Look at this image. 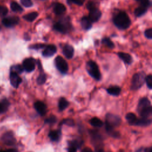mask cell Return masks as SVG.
<instances>
[{
    "mask_svg": "<svg viewBox=\"0 0 152 152\" xmlns=\"http://www.w3.org/2000/svg\"><path fill=\"white\" fill-rule=\"evenodd\" d=\"M137 111L141 118H149L152 113L151 102L147 97L141 99L137 106Z\"/></svg>",
    "mask_w": 152,
    "mask_h": 152,
    "instance_id": "obj_1",
    "label": "cell"
},
{
    "mask_svg": "<svg viewBox=\"0 0 152 152\" xmlns=\"http://www.w3.org/2000/svg\"><path fill=\"white\" fill-rule=\"evenodd\" d=\"M114 24L120 29L128 28L131 24L129 17L125 12H120L113 18Z\"/></svg>",
    "mask_w": 152,
    "mask_h": 152,
    "instance_id": "obj_2",
    "label": "cell"
},
{
    "mask_svg": "<svg viewBox=\"0 0 152 152\" xmlns=\"http://www.w3.org/2000/svg\"><path fill=\"white\" fill-rule=\"evenodd\" d=\"M121 123V119L118 115L107 113L105 118V128L106 132L111 129H114V128L118 126Z\"/></svg>",
    "mask_w": 152,
    "mask_h": 152,
    "instance_id": "obj_3",
    "label": "cell"
},
{
    "mask_svg": "<svg viewBox=\"0 0 152 152\" xmlns=\"http://www.w3.org/2000/svg\"><path fill=\"white\" fill-rule=\"evenodd\" d=\"M145 75L142 72H139L133 75L131 80V88L133 90L140 89L145 82Z\"/></svg>",
    "mask_w": 152,
    "mask_h": 152,
    "instance_id": "obj_4",
    "label": "cell"
},
{
    "mask_svg": "<svg viewBox=\"0 0 152 152\" xmlns=\"http://www.w3.org/2000/svg\"><path fill=\"white\" fill-rule=\"evenodd\" d=\"M86 69L88 74L97 81H99L101 79V74L99 69V66L97 64L93 61H89L86 64Z\"/></svg>",
    "mask_w": 152,
    "mask_h": 152,
    "instance_id": "obj_5",
    "label": "cell"
},
{
    "mask_svg": "<svg viewBox=\"0 0 152 152\" xmlns=\"http://www.w3.org/2000/svg\"><path fill=\"white\" fill-rule=\"evenodd\" d=\"M55 65L57 69L62 74L68 72V65L66 61L61 56H58L55 59Z\"/></svg>",
    "mask_w": 152,
    "mask_h": 152,
    "instance_id": "obj_6",
    "label": "cell"
},
{
    "mask_svg": "<svg viewBox=\"0 0 152 152\" xmlns=\"http://www.w3.org/2000/svg\"><path fill=\"white\" fill-rule=\"evenodd\" d=\"M140 2V6L137 7L134 11V14L137 17H140L144 14L151 5V2L149 0H142Z\"/></svg>",
    "mask_w": 152,
    "mask_h": 152,
    "instance_id": "obj_7",
    "label": "cell"
},
{
    "mask_svg": "<svg viewBox=\"0 0 152 152\" xmlns=\"http://www.w3.org/2000/svg\"><path fill=\"white\" fill-rule=\"evenodd\" d=\"M70 24L66 20H61L55 24L53 27L55 30L62 33H66L70 28Z\"/></svg>",
    "mask_w": 152,
    "mask_h": 152,
    "instance_id": "obj_8",
    "label": "cell"
},
{
    "mask_svg": "<svg viewBox=\"0 0 152 152\" xmlns=\"http://www.w3.org/2000/svg\"><path fill=\"white\" fill-rule=\"evenodd\" d=\"M36 63V62L34 59L32 58H26L23 62V67L26 71L30 72L34 70Z\"/></svg>",
    "mask_w": 152,
    "mask_h": 152,
    "instance_id": "obj_9",
    "label": "cell"
},
{
    "mask_svg": "<svg viewBox=\"0 0 152 152\" xmlns=\"http://www.w3.org/2000/svg\"><path fill=\"white\" fill-rule=\"evenodd\" d=\"M1 140L5 144L8 145H12L16 142L14 134L11 131L6 132L5 134H4L2 136Z\"/></svg>",
    "mask_w": 152,
    "mask_h": 152,
    "instance_id": "obj_10",
    "label": "cell"
},
{
    "mask_svg": "<svg viewBox=\"0 0 152 152\" xmlns=\"http://www.w3.org/2000/svg\"><path fill=\"white\" fill-rule=\"evenodd\" d=\"M90 135L94 145L96 147H100L102 142V138L99 132L97 130H91L90 131Z\"/></svg>",
    "mask_w": 152,
    "mask_h": 152,
    "instance_id": "obj_11",
    "label": "cell"
},
{
    "mask_svg": "<svg viewBox=\"0 0 152 152\" xmlns=\"http://www.w3.org/2000/svg\"><path fill=\"white\" fill-rule=\"evenodd\" d=\"M10 80L11 84L14 88H18V87L22 81V80L21 77L19 76V75L17 73L13 71H10Z\"/></svg>",
    "mask_w": 152,
    "mask_h": 152,
    "instance_id": "obj_12",
    "label": "cell"
},
{
    "mask_svg": "<svg viewBox=\"0 0 152 152\" xmlns=\"http://www.w3.org/2000/svg\"><path fill=\"white\" fill-rule=\"evenodd\" d=\"M20 19L18 17L13 16V17H9L5 18L2 20V24L7 27H11L18 23Z\"/></svg>",
    "mask_w": 152,
    "mask_h": 152,
    "instance_id": "obj_13",
    "label": "cell"
},
{
    "mask_svg": "<svg viewBox=\"0 0 152 152\" xmlns=\"http://www.w3.org/2000/svg\"><path fill=\"white\" fill-rule=\"evenodd\" d=\"M89 15L88 18L91 23L96 22L102 16V12L99 9L97 8V7L89 10Z\"/></svg>",
    "mask_w": 152,
    "mask_h": 152,
    "instance_id": "obj_14",
    "label": "cell"
},
{
    "mask_svg": "<svg viewBox=\"0 0 152 152\" xmlns=\"http://www.w3.org/2000/svg\"><path fill=\"white\" fill-rule=\"evenodd\" d=\"M34 107L40 116H44L47 112V106L42 101H37L34 104Z\"/></svg>",
    "mask_w": 152,
    "mask_h": 152,
    "instance_id": "obj_15",
    "label": "cell"
},
{
    "mask_svg": "<svg viewBox=\"0 0 152 152\" xmlns=\"http://www.w3.org/2000/svg\"><path fill=\"white\" fill-rule=\"evenodd\" d=\"M56 52V47L53 45H49L45 47L42 52V55L45 57H50Z\"/></svg>",
    "mask_w": 152,
    "mask_h": 152,
    "instance_id": "obj_16",
    "label": "cell"
},
{
    "mask_svg": "<svg viewBox=\"0 0 152 152\" xmlns=\"http://www.w3.org/2000/svg\"><path fill=\"white\" fill-rule=\"evenodd\" d=\"M62 52L64 55L67 59H71L72 58L74 53V50L73 47L69 45H65L63 48Z\"/></svg>",
    "mask_w": 152,
    "mask_h": 152,
    "instance_id": "obj_17",
    "label": "cell"
},
{
    "mask_svg": "<svg viewBox=\"0 0 152 152\" xmlns=\"http://www.w3.org/2000/svg\"><path fill=\"white\" fill-rule=\"evenodd\" d=\"M151 124V119L150 118H137L134 125L140 126H147Z\"/></svg>",
    "mask_w": 152,
    "mask_h": 152,
    "instance_id": "obj_18",
    "label": "cell"
},
{
    "mask_svg": "<svg viewBox=\"0 0 152 152\" xmlns=\"http://www.w3.org/2000/svg\"><path fill=\"white\" fill-rule=\"evenodd\" d=\"M53 11L56 15H61L66 11L65 6L61 3H55L53 5Z\"/></svg>",
    "mask_w": 152,
    "mask_h": 152,
    "instance_id": "obj_19",
    "label": "cell"
},
{
    "mask_svg": "<svg viewBox=\"0 0 152 152\" xmlns=\"http://www.w3.org/2000/svg\"><path fill=\"white\" fill-rule=\"evenodd\" d=\"M48 137L52 141H58L61 137V131L60 130H53L49 132Z\"/></svg>",
    "mask_w": 152,
    "mask_h": 152,
    "instance_id": "obj_20",
    "label": "cell"
},
{
    "mask_svg": "<svg viewBox=\"0 0 152 152\" xmlns=\"http://www.w3.org/2000/svg\"><path fill=\"white\" fill-rule=\"evenodd\" d=\"M108 94L112 95L117 96L120 94V93L121 91V88L120 87L118 86H112L108 87L106 90Z\"/></svg>",
    "mask_w": 152,
    "mask_h": 152,
    "instance_id": "obj_21",
    "label": "cell"
},
{
    "mask_svg": "<svg viewBox=\"0 0 152 152\" xmlns=\"http://www.w3.org/2000/svg\"><path fill=\"white\" fill-rule=\"evenodd\" d=\"M118 55L126 64H131L132 62V58L129 53L119 52L118 53Z\"/></svg>",
    "mask_w": 152,
    "mask_h": 152,
    "instance_id": "obj_22",
    "label": "cell"
},
{
    "mask_svg": "<svg viewBox=\"0 0 152 152\" xmlns=\"http://www.w3.org/2000/svg\"><path fill=\"white\" fill-rule=\"evenodd\" d=\"M92 23L89 20L88 17H83L81 20V25L84 30H89L91 28Z\"/></svg>",
    "mask_w": 152,
    "mask_h": 152,
    "instance_id": "obj_23",
    "label": "cell"
},
{
    "mask_svg": "<svg viewBox=\"0 0 152 152\" xmlns=\"http://www.w3.org/2000/svg\"><path fill=\"white\" fill-rule=\"evenodd\" d=\"M69 105V102L64 97H61L58 103V108L60 111L65 110Z\"/></svg>",
    "mask_w": 152,
    "mask_h": 152,
    "instance_id": "obj_24",
    "label": "cell"
},
{
    "mask_svg": "<svg viewBox=\"0 0 152 152\" xmlns=\"http://www.w3.org/2000/svg\"><path fill=\"white\" fill-rule=\"evenodd\" d=\"M38 13L37 12H31L30 13H28L23 16V18L29 22L33 21L38 16Z\"/></svg>",
    "mask_w": 152,
    "mask_h": 152,
    "instance_id": "obj_25",
    "label": "cell"
},
{
    "mask_svg": "<svg viewBox=\"0 0 152 152\" xmlns=\"http://www.w3.org/2000/svg\"><path fill=\"white\" fill-rule=\"evenodd\" d=\"M90 124L94 127H101L103 125V122L101 119L98 118L94 117L90 121Z\"/></svg>",
    "mask_w": 152,
    "mask_h": 152,
    "instance_id": "obj_26",
    "label": "cell"
},
{
    "mask_svg": "<svg viewBox=\"0 0 152 152\" xmlns=\"http://www.w3.org/2000/svg\"><path fill=\"white\" fill-rule=\"evenodd\" d=\"M10 106V102L7 99H4L0 102V113L6 112Z\"/></svg>",
    "mask_w": 152,
    "mask_h": 152,
    "instance_id": "obj_27",
    "label": "cell"
},
{
    "mask_svg": "<svg viewBox=\"0 0 152 152\" xmlns=\"http://www.w3.org/2000/svg\"><path fill=\"white\" fill-rule=\"evenodd\" d=\"M125 118H126V121L129 123V124L131 125H134V123H135V121L137 118L136 115L134 113H131V112L128 113L126 115Z\"/></svg>",
    "mask_w": 152,
    "mask_h": 152,
    "instance_id": "obj_28",
    "label": "cell"
},
{
    "mask_svg": "<svg viewBox=\"0 0 152 152\" xmlns=\"http://www.w3.org/2000/svg\"><path fill=\"white\" fill-rule=\"evenodd\" d=\"M11 9L12 11L16 12H20L23 11L22 7L16 2H12L10 5Z\"/></svg>",
    "mask_w": 152,
    "mask_h": 152,
    "instance_id": "obj_29",
    "label": "cell"
},
{
    "mask_svg": "<svg viewBox=\"0 0 152 152\" xmlns=\"http://www.w3.org/2000/svg\"><path fill=\"white\" fill-rule=\"evenodd\" d=\"M83 143V141L81 140H77L76 139V140H74L69 141L68 145L75 147V148L78 149L81 147Z\"/></svg>",
    "mask_w": 152,
    "mask_h": 152,
    "instance_id": "obj_30",
    "label": "cell"
},
{
    "mask_svg": "<svg viewBox=\"0 0 152 152\" xmlns=\"http://www.w3.org/2000/svg\"><path fill=\"white\" fill-rule=\"evenodd\" d=\"M102 43L104 45H106V46H107L108 48L112 49L114 48L115 45L113 43V42L108 37H104L102 39Z\"/></svg>",
    "mask_w": 152,
    "mask_h": 152,
    "instance_id": "obj_31",
    "label": "cell"
},
{
    "mask_svg": "<svg viewBox=\"0 0 152 152\" xmlns=\"http://www.w3.org/2000/svg\"><path fill=\"white\" fill-rule=\"evenodd\" d=\"M46 80V75L45 73L42 72L37 77L36 81H37V83L39 85H42L45 83Z\"/></svg>",
    "mask_w": 152,
    "mask_h": 152,
    "instance_id": "obj_32",
    "label": "cell"
},
{
    "mask_svg": "<svg viewBox=\"0 0 152 152\" xmlns=\"http://www.w3.org/2000/svg\"><path fill=\"white\" fill-rule=\"evenodd\" d=\"M23 71H24V68H23V66H21V65H13V66H11V71L15 72L17 73L18 74H21V72H23Z\"/></svg>",
    "mask_w": 152,
    "mask_h": 152,
    "instance_id": "obj_33",
    "label": "cell"
},
{
    "mask_svg": "<svg viewBox=\"0 0 152 152\" xmlns=\"http://www.w3.org/2000/svg\"><path fill=\"white\" fill-rule=\"evenodd\" d=\"M63 124L69 126H74L75 125V123H74V121L73 119H70V118H66V119H63L61 122L60 125H63Z\"/></svg>",
    "mask_w": 152,
    "mask_h": 152,
    "instance_id": "obj_34",
    "label": "cell"
},
{
    "mask_svg": "<svg viewBox=\"0 0 152 152\" xmlns=\"http://www.w3.org/2000/svg\"><path fill=\"white\" fill-rule=\"evenodd\" d=\"M145 82L146 83L147 86L149 89H151L152 88V75L151 74L145 76Z\"/></svg>",
    "mask_w": 152,
    "mask_h": 152,
    "instance_id": "obj_35",
    "label": "cell"
},
{
    "mask_svg": "<svg viewBox=\"0 0 152 152\" xmlns=\"http://www.w3.org/2000/svg\"><path fill=\"white\" fill-rule=\"evenodd\" d=\"M57 121V119L55 116H50L49 118L45 119V124H55Z\"/></svg>",
    "mask_w": 152,
    "mask_h": 152,
    "instance_id": "obj_36",
    "label": "cell"
},
{
    "mask_svg": "<svg viewBox=\"0 0 152 152\" xmlns=\"http://www.w3.org/2000/svg\"><path fill=\"white\" fill-rule=\"evenodd\" d=\"M21 4L26 7H30L33 5L31 0H20Z\"/></svg>",
    "mask_w": 152,
    "mask_h": 152,
    "instance_id": "obj_37",
    "label": "cell"
},
{
    "mask_svg": "<svg viewBox=\"0 0 152 152\" xmlns=\"http://www.w3.org/2000/svg\"><path fill=\"white\" fill-rule=\"evenodd\" d=\"M8 12V8L3 5H0V15L4 16Z\"/></svg>",
    "mask_w": 152,
    "mask_h": 152,
    "instance_id": "obj_38",
    "label": "cell"
},
{
    "mask_svg": "<svg viewBox=\"0 0 152 152\" xmlns=\"http://www.w3.org/2000/svg\"><path fill=\"white\" fill-rule=\"evenodd\" d=\"M145 36L149 39H151L152 38V28H150L147 30H145V33H144Z\"/></svg>",
    "mask_w": 152,
    "mask_h": 152,
    "instance_id": "obj_39",
    "label": "cell"
},
{
    "mask_svg": "<svg viewBox=\"0 0 152 152\" xmlns=\"http://www.w3.org/2000/svg\"><path fill=\"white\" fill-rule=\"evenodd\" d=\"M45 46V45L39 43V44H34V45H31L30 46V49H39L44 48Z\"/></svg>",
    "mask_w": 152,
    "mask_h": 152,
    "instance_id": "obj_40",
    "label": "cell"
},
{
    "mask_svg": "<svg viewBox=\"0 0 152 152\" xmlns=\"http://www.w3.org/2000/svg\"><path fill=\"white\" fill-rule=\"evenodd\" d=\"M87 8L88 9V10H90L93 8H96V4L93 1H89L87 4Z\"/></svg>",
    "mask_w": 152,
    "mask_h": 152,
    "instance_id": "obj_41",
    "label": "cell"
},
{
    "mask_svg": "<svg viewBox=\"0 0 152 152\" xmlns=\"http://www.w3.org/2000/svg\"><path fill=\"white\" fill-rule=\"evenodd\" d=\"M68 1H69L70 2L75 4L78 5H82L83 3L84 2L85 0H68Z\"/></svg>",
    "mask_w": 152,
    "mask_h": 152,
    "instance_id": "obj_42",
    "label": "cell"
},
{
    "mask_svg": "<svg viewBox=\"0 0 152 152\" xmlns=\"http://www.w3.org/2000/svg\"><path fill=\"white\" fill-rule=\"evenodd\" d=\"M77 148L73 146L69 145V147L68 148V152H77Z\"/></svg>",
    "mask_w": 152,
    "mask_h": 152,
    "instance_id": "obj_43",
    "label": "cell"
},
{
    "mask_svg": "<svg viewBox=\"0 0 152 152\" xmlns=\"http://www.w3.org/2000/svg\"><path fill=\"white\" fill-rule=\"evenodd\" d=\"M81 152H93L92 151V150L91 148H90L89 147H85L84 148Z\"/></svg>",
    "mask_w": 152,
    "mask_h": 152,
    "instance_id": "obj_44",
    "label": "cell"
},
{
    "mask_svg": "<svg viewBox=\"0 0 152 152\" xmlns=\"http://www.w3.org/2000/svg\"><path fill=\"white\" fill-rule=\"evenodd\" d=\"M0 152H17V151L15 149H8L7 150H1Z\"/></svg>",
    "mask_w": 152,
    "mask_h": 152,
    "instance_id": "obj_45",
    "label": "cell"
},
{
    "mask_svg": "<svg viewBox=\"0 0 152 152\" xmlns=\"http://www.w3.org/2000/svg\"><path fill=\"white\" fill-rule=\"evenodd\" d=\"M144 152H152V148L151 147L145 148L144 150Z\"/></svg>",
    "mask_w": 152,
    "mask_h": 152,
    "instance_id": "obj_46",
    "label": "cell"
},
{
    "mask_svg": "<svg viewBox=\"0 0 152 152\" xmlns=\"http://www.w3.org/2000/svg\"><path fill=\"white\" fill-rule=\"evenodd\" d=\"M96 152H104V151L102 149H99V150H97Z\"/></svg>",
    "mask_w": 152,
    "mask_h": 152,
    "instance_id": "obj_47",
    "label": "cell"
},
{
    "mask_svg": "<svg viewBox=\"0 0 152 152\" xmlns=\"http://www.w3.org/2000/svg\"><path fill=\"white\" fill-rule=\"evenodd\" d=\"M136 1H141L142 0H136Z\"/></svg>",
    "mask_w": 152,
    "mask_h": 152,
    "instance_id": "obj_48",
    "label": "cell"
},
{
    "mask_svg": "<svg viewBox=\"0 0 152 152\" xmlns=\"http://www.w3.org/2000/svg\"><path fill=\"white\" fill-rule=\"evenodd\" d=\"M0 28H1V27H0Z\"/></svg>",
    "mask_w": 152,
    "mask_h": 152,
    "instance_id": "obj_49",
    "label": "cell"
}]
</instances>
